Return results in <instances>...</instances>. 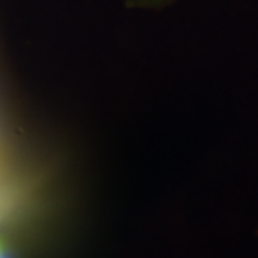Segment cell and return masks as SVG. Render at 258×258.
I'll return each mask as SVG.
<instances>
[{"label": "cell", "mask_w": 258, "mask_h": 258, "mask_svg": "<svg viewBox=\"0 0 258 258\" xmlns=\"http://www.w3.org/2000/svg\"><path fill=\"white\" fill-rule=\"evenodd\" d=\"M0 258H12L11 252L2 240H0Z\"/></svg>", "instance_id": "7a4b0ae2"}, {"label": "cell", "mask_w": 258, "mask_h": 258, "mask_svg": "<svg viewBox=\"0 0 258 258\" xmlns=\"http://www.w3.org/2000/svg\"><path fill=\"white\" fill-rule=\"evenodd\" d=\"M170 0H127L128 6H156L165 4Z\"/></svg>", "instance_id": "6da1fadb"}]
</instances>
